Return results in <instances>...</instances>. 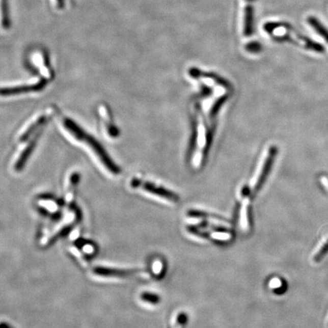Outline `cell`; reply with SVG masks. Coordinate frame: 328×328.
I'll return each mask as SVG.
<instances>
[{"mask_svg":"<svg viewBox=\"0 0 328 328\" xmlns=\"http://www.w3.org/2000/svg\"><path fill=\"white\" fill-rule=\"evenodd\" d=\"M324 183H325L326 185H327V186H328V179H327V178H324Z\"/></svg>","mask_w":328,"mask_h":328,"instance_id":"22","label":"cell"},{"mask_svg":"<svg viewBox=\"0 0 328 328\" xmlns=\"http://www.w3.org/2000/svg\"><path fill=\"white\" fill-rule=\"evenodd\" d=\"M46 81L41 80L38 83L33 85H24V86L12 87V88H3L1 91L2 96L15 95L23 93L32 92V91H41L44 88Z\"/></svg>","mask_w":328,"mask_h":328,"instance_id":"8","label":"cell"},{"mask_svg":"<svg viewBox=\"0 0 328 328\" xmlns=\"http://www.w3.org/2000/svg\"><path fill=\"white\" fill-rule=\"evenodd\" d=\"M267 33L273 35V38L278 41L289 42L295 43L306 49H312L315 52H323L324 47L319 43L311 41L309 38L300 35L292 26L284 22H268L264 26Z\"/></svg>","mask_w":328,"mask_h":328,"instance_id":"1","label":"cell"},{"mask_svg":"<svg viewBox=\"0 0 328 328\" xmlns=\"http://www.w3.org/2000/svg\"><path fill=\"white\" fill-rule=\"evenodd\" d=\"M198 227L202 229H207L209 231L213 232V233H221V234L231 235L233 233V230L225 226L216 225L215 224L208 222V221H202L200 224H198Z\"/></svg>","mask_w":328,"mask_h":328,"instance_id":"11","label":"cell"},{"mask_svg":"<svg viewBox=\"0 0 328 328\" xmlns=\"http://www.w3.org/2000/svg\"><path fill=\"white\" fill-rule=\"evenodd\" d=\"M46 123V118L44 117H41V118L38 119L35 123L32 124L24 133H23L21 137L20 138V140L21 142H24V141L27 140L29 137H30L31 134H32V133L34 131H36L38 128H39V127H41L43 124Z\"/></svg>","mask_w":328,"mask_h":328,"instance_id":"15","label":"cell"},{"mask_svg":"<svg viewBox=\"0 0 328 328\" xmlns=\"http://www.w3.org/2000/svg\"><path fill=\"white\" fill-rule=\"evenodd\" d=\"M277 152H278V150L275 147H272L269 149L268 154H267V157L264 160L262 168H261V171L259 172L258 176H257L253 185L250 188L252 196H255L261 189V186L264 184V181H265L266 178H267V176L268 175L269 172H270V168H271L272 163L275 160Z\"/></svg>","mask_w":328,"mask_h":328,"instance_id":"6","label":"cell"},{"mask_svg":"<svg viewBox=\"0 0 328 328\" xmlns=\"http://www.w3.org/2000/svg\"><path fill=\"white\" fill-rule=\"evenodd\" d=\"M77 216L75 211H69L66 215L62 217L60 221L56 222L55 224L50 227H48L47 230L42 235L41 244L42 245H47L60 232L63 231L67 226L70 225L72 223L75 222Z\"/></svg>","mask_w":328,"mask_h":328,"instance_id":"3","label":"cell"},{"mask_svg":"<svg viewBox=\"0 0 328 328\" xmlns=\"http://www.w3.org/2000/svg\"><path fill=\"white\" fill-rule=\"evenodd\" d=\"M100 113H101L102 117H104L105 121H106V127H107L106 128H107L108 132L113 137H117L119 134L118 130H117V127L114 126V124L111 123V121L109 122V116H107L109 112H108L107 109L105 106H102L100 108Z\"/></svg>","mask_w":328,"mask_h":328,"instance_id":"16","label":"cell"},{"mask_svg":"<svg viewBox=\"0 0 328 328\" xmlns=\"http://www.w3.org/2000/svg\"><path fill=\"white\" fill-rule=\"evenodd\" d=\"M243 15V35L248 38L253 34L254 32V7L253 3L255 0H244Z\"/></svg>","mask_w":328,"mask_h":328,"instance_id":"7","label":"cell"},{"mask_svg":"<svg viewBox=\"0 0 328 328\" xmlns=\"http://www.w3.org/2000/svg\"><path fill=\"white\" fill-rule=\"evenodd\" d=\"M69 252L72 254V256L78 261V264L81 266V267H83L84 269L88 268L89 264H88V261L84 256L83 254L81 253V251L78 250V248L74 245H70L69 246Z\"/></svg>","mask_w":328,"mask_h":328,"instance_id":"13","label":"cell"},{"mask_svg":"<svg viewBox=\"0 0 328 328\" xmlns=\"http://www.w3.org/2000/svg\"><path fill=\"white\" fill-rule=\"evenodd\" d=\"M245 49L249 52H252V53H256V52L261 51V46L258 42H252V43H249L246 46Z\"/></svg>","mask_w":328,"mask_h":328,"instance_id":"21","label":"cell"},{"mask_svg":"<svg viewBox=\"0 0 328 328\" xmlns=\"http://www.w3.org/2000/svg\"><path fill=\"white\" fill-rule=\"evenodd\" d=\"M243 199V205L241 211V225L245 232H249L251 229V208L250 201L252 196H242Z\"/></svg>","mask_w":328,"mask_h":328,"instance_id":"9","label":"cell"},{"mask_svg":"<svg viewBox=\"0 0 328 328\" xmlns=\"http://www.w3.org/2000/svg\"><path fill=\"white\" fill-rule=\"evenodd\" d=\"M78 179H79V176L76 173H74L72 176H71L70 182H69V185H68L67 188H66V201L67 202H71L73 199L74 197V189H75V185H76L77 182H78Z\"/></svg>","mask_w":328,"mask_h":328,"instance_id":"14","label":"cell"},{"mask_svg":"<svg viewBox=\"0 0 328 328\" xmlns=\"http://www.w3.org/2000/svg\"><path fill=\"white\" fill-rule=\"evenodd\" d=\"M328 253V239L324 242V245H321L319 250L315 254L313 257V261L315 263L320 262Z\"/></svg>","mask_w":328,"mask_h":328,"instance_id":"19","label":"cell"},{"mask_svg":"<svg viewBox=\"0 0 328 328\" xmlns=\"http://www.w3.org/2000/svg\"><path fill=\"white\" fill-rule=\"evenodd\" d=\"M38 136H36V137H35V139L30 142V144L28 145L27 148L24 149L22 154L20 155L19 159H18V161L16 162L15 166V169L16 170V171H21V169L24 167V164H25L26 161H27L28 159H29V156L31 155L32 151H33L34 148H35V145H36L37 142H38Z\"/></svg>","mask_w":328,"mask_h":328,"instance_id":"10","label":"cell"},{"mask_svg":"<svg viewBox=\"0 0 328 328\" xmlns=\"http://www.w3.org/2000/svg\"><path fill=\"white\" fill-rule=\"evenodd\" d=\"M142 299L144 301L148 302L149 303L156 305L160 302V297L155 294L153 293H143L142 295Z\"/></svg>","mask_w":328,"mask_h":328,"instance_id":"20","label":"cell"},{"mask_svg":"<svg viewBox=\"0 0 328 328\" xmlns=\"http://www.w3.org/2000/svg\"><path fill=\"white\" fill-rule=\"evenodd\" d=\"M186 214L187 216H190V217L204 218V219L207 217H210L215 218V219L220 220V221H226V220H224V218H221V216H216V215L214 214H209V213L202 211V210H189L187 211Z\"/></svg>","mask_w":328,"mask_h":328,"instance_id":"17","label":"cell"},{"mask_svg":"<svg viewBox=\"0 0 328 328\" xmlns=\"http://www.w3.org/2000/svg\"><path fill=\"white\" fill-rule=\"evenodd\" d=\"M93 275L105 278H135L145 276L147 273L144 270H122V269L106 268V267H96L92 270Z\"/></svg>","mask_w":328,"mask_h":328,"instance_id":"5","label":"cell"},{"mask_svg":"<svg viewBox=\"0 0 328 328\" xmlns=\"http://www.w3.org/2000/svg\"><path fill=\"white\" fill-rule=\"evenodd\" d=\"M308 22L315 29V32L318 35H321L328 43V31L324 27V25L321 24V23L314 17H309L308 18Z\"/></svg>","mask_w":328,"mask_h":328,"instance_id":"12","label":"cell"},{"mask_svg":"<svg viewBox=\"0 0 328 328\" xmlns=\"http://www.w3.org/2000/svg\"><path fill=\"white\" fill-rule=\"evenodd\" d=\"M131 185L133 188H142V189L151 193V194L159 196L162 199H167L169 202L176 203L179 200V197L176 193L169 191L163 187L151 183L150 182H145L141 179H134L131 180Z\"/></svg>","mask_w":328,"mask_h":328,"instance_id":"4","label":"cell"},{"mask_svg":"<svg viewBox=\"0 0 328 328\" xmlns=\"http://www.w3.org/2000/svg\"><path fill=\"white\" fill-rule=\"evenodd\" d=\"M65 127L66 129L75 138L78 139V141L85 142L87 145H89L92 148L94 152L98 156L99 159L100 161L103 163L106 169L109 170L113 174L117 175L120 173V167L115 164L111 157H109L106 154V151L104 148L102 147V145L99 143L97 139H94L92 135H90L86 131H84L81 127L78 126L73 120H70L69 118H66L63 121Z\"/></svg>","mask_w":328,"mask_h":328,"instance_id":"2","label":"cell"},{"mask_svg":"<svg viewBox=\"0 0 328 328\" xmlns=\"http://www.w3.org/2000/svg\"><path fill=\"white\" fill-rule=\"evenodd\" d=\"M188 319V315L185 312H179L175 318L173 328H184Z\"/></svg>","mask_w":328,"mask_h":328,"instance_id":"18","label":"cell"}]
</instances>
